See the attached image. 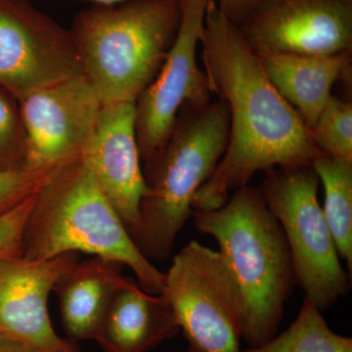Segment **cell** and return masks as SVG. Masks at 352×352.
Here are the masks:
<instances>
[{
	"mask_svg": "<svg viewBox=\"0 0 352 352\" xmlns=\"http://www.w3.org/2000/svg\"><path fill=\"white\" fill-rule=\"evenodd\" d=\"M210 94L226 102L228 144L192 208L214 210L258 171L311 166L322 153L302 118L275 89L238 25L210 0L201 43Z\"/></svg>",
	"mask_w": 352,
	"mask_h": 352,
	"instance_id": "obj_1",
	"label": "cell"
},
{
	"mask_svg": "<svg viewBox=\"0 0 352 352\" xmlns=\"http://www.w3.org/2000/svg\"><path fill=\"white\" fill-rule=\"evenodd\" d=\"M164 274L162 294L188 342V352H241L242 296L221 252L190 241Z\"/></svg>",
	"mask_w": 352,
	"mask_h": 352,
	"instance_id": "obj_7",
	"label": "cell"
},
{
	"mask_svg": "<svg viewBox=\"0 0 352 352\" xmlns=\"http://www.w3.org/2000/svg\"><path fill=\"white\" fill-rule=\"evenodd\" d=\"M85 155L101 189L131 233L145 190L135 103L102 105L96 131Z\"/></svg>",
	"mask_w": 352,
	"mask_h": 352,
	"instance_id": "obj_13",
	"label": "cell"
},
{
	"mask_svg": "<svg viewBox=\"0 0 352 352\" xmlns=\"http://www.w3.org/2000/svg\"><path fill=\"white\" fill-rule=\"evenodd\" d=\"M88 1L94 2L96 6H115L126 0H88Z\"/></svg>",
	"mask_w": 352,
	"mask_h": 352,
	"instance_id": "obj_25",
	"label": "cell"
},
{
	"mask_svg": "<svg viewBox=\"0 0 352 352\" xmlns=\"http://www.w3.org/2000/svg\"><path fill=\"white\" fill-rule=\"evenodd\" d=\"M258 56L273 87L302 118L310 132L333 96V85L351 72L352 52L263 53Z\"/></svg>",
	"mask_w": 352,
	"mask_h": 352,
	"instance_id": "obj_16",
	"label": "cell"
},
{
	"mask_svg": "<svg viewBox=\"0 0 352 352\" xmlns=\"http://www.w3.org/2000/svg\"><path fill=\"white\" fill-rule=\"evenodd\" d=\"M36 193L0 214V259L23 256L25 227L34 207Z\"/></svg>",
	"mask_w": 352,
	"mask_h": 352,
	"instance_id": "obj_21",
	"label": "cell"
},
{
	"mask_svg": "<svg viewBox=\"0 0 352 352\" xmlns=\"http://www.w3.org/2000/svg\"><path fill=\"white\" fill-rule=\"evenodd\" d=\"M322 154L352 161V103L331 97L311 131Z\"/></svg>",
	"mask_w": 352,
	"mask_h": 352,
	"instance_id": "obj_19",
	"label": "cell"
},
{
	"mask_svg": "<svg viewBox=\"0 0 352 352\" xmlns=\"http://www.w3.org/2000/svg\"><path fill=\"white\" fill-rule=\"evenodd\" d=\"M241 352H352V339L333 332L321 310L305 296L298 317L285 332Z\"/></svg>",
	"mask_w": 352,
	"mask_h": 352,
	"instance_id": "obj_18",
	"label": "cell"
},
{
	"mask_svg": "<svg viewBox=\"0 0 352 352\" xmlns=\"http://www.w3.org/2000/svg\"><path fill=\"white\" fill-rule=\"evenodd\" d=\"M210 0H179L182 21L175 43L151 85L135 102V129L142 163L164 145L185 103L212 101L205 71L197 61Z\"/></svg>",
	"mask_w": 352,
	"mask_h": 352,
	"instance_id": "obj_10",
	"label": "cell"
},
{
	"mask_svg": "<svg viewBox=\"0 0 352 352\" xmlns=\"http://www.w3.org/2000/svg\"><path fill=\"white\" fill-rule=\"evenodd\" d=\"M0 352H36L16 340L0 336Z\"/></svg>",
	"mask_w": 352,
	"mask_h": 352,
	"instance_id": "obj_24",
	"label": "cell"
},
{
	"mask_svg": "<svg viewBox=\"0 0 352 352\" xmlns=\"http://www.w3.org/2000/svg\"><path fill=\"white\" fill-rule=\"evenodd\" d=\"M229 126L226 102L185 103L166 142L144 163V193L129 234L149 261H164L171 256L180 231L193 215L197 192L226 151Z\"/></svg>",
	"mask_w": 352,
	"mask_h": 352,
	"instance_id": "obj_4",
	"label": "cell"
},
{
	"mask_svg": "<svg viewBox=\"0 0 352 352\" xmlns=\"http://www.w3.org/2000/svg\"><path fill=\"white\" fill-rule=\"evenodd\" d=\"M17 102L25 136V170L48 175L87 153L102 103L85 76L41 88Z\"/></svg>",
	"mask_w": 352,
	"mask_h": 352,
	"instance_id": "obj_9",
	"label": "cell"
},
{
	"mask_svg": "<svg viewBox=\"0 0 352 352\" xmlns=\"http://www.w3.org/2000/svg\"><path fill=\"white\" fill-rule=\"evenodd\" d=\"M85 76L69 30L29 0H0V87L16 101Z\"/></svg>",
	"mask_w": 352,
	"mask_h": 352,
	"instance_id": "obj_8",
	"label": "cell"
},
{
	"mask_svg": "<svg viewBox=\"0 0 352 352\" xmlns=\"http://www.w3.org/2000/svg\"><path fill=\"white\" fill-rule=\"evenodd\" d=\"M179 332L166 296L147 293L127 278L111 302L95 340L104 352H148Z\"/></svg>",
	"mask_w": 352,
	"mask_h": 352,
	"instance_id": "obj_14",
	"label": "cell"
},
{
	"mask_svg": "<svg viewBox=\"0 0 352 352\" xmlns=\"http://www.w3.org/2000/svg\"><path fill=\"white\" fill-rule=\"evenodd\" d=\"M83 252L129 267L147 293L160 295L166 274L132 239L85 155L48 173L36 193L25 227L23 256L50 259Z\"/></svg>",
	"mask_w": 352,
	"mask_h": 352,
	"instance_id": "obj_2",
	"label": "cell"
},
{
	"mask_svg": "<svg viewBox=\"0 0 352 352\" xmlns=\"http://www.w3.org/2000/svg\"><path fill=\"white\" fill-rule=\"evenodd\" d=\"M25 136L16 99L0 87V170H25Z\"/></svg>",
	"mask_w": 352,
	"mask_h": 352,
	"instance_id": "obj_20",
	"label": "cell"
},
{
	"mask_svg": "<svg viewBox=\"0 0 352 352\" xmlns=\"http://www.w3.org/2000/svg\"><path fill=\"white\" fill-rule=\"evenodd\" d=\"M124 266L92 256L76 261L55 284L62 325L74 342L96 339L116 294L126 283Z\"/></svg>",
	"mask_w": 352,
	"mask_h": 352,
	"instance_id": "obj_15",
	"label": "cell"
},
{
	"mask_svg": "<svg viewBox=\"0 0 352 352\" xmlns=\"http://www.w3.org/2000/svg\"><path fill=\"white\" fill-rule=\"evenodd\" d=\"M323 185L324 217L340 258L352 270V161L321 154L311 164Z\"/></svg>",
	"mask_w": 352,
	"mask_h": 352,
	"instance_id": "obj_17",
	"label": "cell"
},
{
	"mask_svg": "<svg viewBox=\"0 0 352 352\" xmlns=\"http://www.w3.org/2000/svg\"><path fill=\"white\" fill-rule=\"evenodd\" d=\"M192 217L199 232L217 241L240 289L243 339L251 347L272 339L296 278L283 229L258 188L240 187L221 208Z\"/></svg>",
	"mask_w": 352,
	"mask_h": 352,
	"instance_id": "obj_3",
	"label": "cell"
},
{
	"mask_svg": "<svg viewBox=\"0 0 352 352\" xmlns=\"http://www.w3.org/2000/svg\"><path fill=\"white\" fill-rule=\"evenodd\" d=\"M217 3L226 17L239 27L251 14L256 0H217Z\"/></svg>",
	"mask_w": 352,
	"mask_h": 352,
	"instance_id": "obj_23",
	"label": "cell"
},
{
	"mask_svg": "<svg viewBox=\"0 0 352 352\" xmlns=\"http://www.w3.org/2000/svg\"><path fill=\"white\" fill-rule=\"evenodd\" d=\"M78 258L69 252L50 259H0V336L36 352H80L76 342L57 335L48 311L55 284Z\"/></svg>",
	"mask_w": 352,
	"mask_h": 352,
	"instance_id": "obj_12",
	"label": "cell"
},
{
	"mask_svg": "<svg viewBox=\"0 0 352 352\" xmlns=\"http://www.w3.org/2000/svg\"><path fill=\"white\" fill-rule=\"evenodd\" d=\"M46 176L27 170H0V214L36 193Z\"/></svg>",
	"mask_w": 352,
	"mask_h": 352,
	"instance_id": "obj_22",
	"label": "cell"
},
{
	"mask_svg": "<svg viewBox=\"0 0 352 352\" xmlns=\"http://www.w3.org/2000/svg\"><path fill=\"white\" fill-rule=\"evenodd\" d=\"M238 28L256 54L352 52V0H256Z\"/></svg>",
	"mask_w": 352,
	"mask_h": 352,
	"instance_id": "obj_11",
	"label": "cell"
},
{
	"mask_svg": "<svg viewBox=\"0 0 352 352\" xmlns=\"http://www.w3.org/2000/svg\"><path fill=\"white\" fill-rule=\"evenodd\" d=\"M264 173L258 190L286 236L296 283L325 311L349 293L351 281L319 204L318 175L311 166Z\"/></svg>",
	"mask_w": 352,
	"mask_h": 352,
	"instance_id": "obj_6",
	"label": "cell"
},
{
	"mask_svg": "<svg viewBox=\"0 0 352 352\" xmlns=\"http://www.w3.org/2000/svg\"><path fill=\"white\" fill-rule=\"evenodd\" d=\"M180 21L179 0H126L76 14L69 32L102 105L135 103L163 66Z\"/></svg>",
	"mask_w": 352,
	"mask_h": 352,
	"instance_id": "obj_5",
	"label": "cell"
}]
</instances>
